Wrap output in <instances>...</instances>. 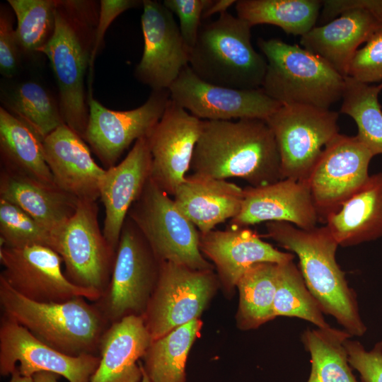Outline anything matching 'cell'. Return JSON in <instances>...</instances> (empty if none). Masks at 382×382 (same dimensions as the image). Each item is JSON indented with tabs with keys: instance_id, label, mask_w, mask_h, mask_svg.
Returning <instances> with one entry per match:
<instances>
[{
	"instance_id": "24",
	"label": "cell",
	"mask_w": 382,
	"mask_h": 382,
	"mask_svg": "<svg viewBox=\"0 0 382 382\" xmlns=\"http://www.w3.org/2000/svg\"><path fill=\"white\" fill-rule=\"evenodd\" d=\"M152 341L143 316H128L110 324L101 337L100 364L89 382H141L139 359Z\"/></svg>"
},
{
	"instance_id": "15",
	"label": "cell",
	"mask_w": 382,
	"mask_h": 382,
	"mask_svg": "<svg viewBox=\"0 0 382 382\" xmlns=\"http://www.w3.org/2000/svg\"><path fill=\"white\" fill-rule=\"evenodd\" d=\"M170 99L202 120H266L282 105L262 88L236 89L207 83L185 66L168 88Z\"/></svg>"
},
{
	"instance_id": "37",
	"label": "cell",
	"mask_w": 382,
	"mask_h": 382,
	"mask_svg": "<svg viewBox=\"0 0 382 382\" xmlns=\"http://www.w3.org/2000/svg\"><path fill=\"white\" fill-rule=\"evenodd\" d=\"M1 246L44 245L53 249L52 235L18 206L0 199Z\"/></svg>"
},
{
	"instance_id": "16",
	"label": "cell",
	"mask_w": 382,
	"mask_h": 382,
	"mask_svg": "<svg viewBox=\"0 0 382 382\" xmlns=\"http://www.w3.org/2000/svg\"><path fill=\"white\" fill-rule=\"evenodd\" d=\"M99 355L72 357L38 340L25 328L2 315L0 320V374L17 368L22 376L40 372L62 376L69 382H89L100 364Z\"/></svg>"
},
{
	"instance_id": "31",
	"label": "cell",
	"mask_w": 382,
	"mask_h": 382,
	"mask_svg": "<svg viewBox=\"0 0 382 382\" xmlns=\"http://www.w3.org/2000/svg\"><path fill=\"white\" fill-rule=\"evenodd\" d=\"M278 264L258 262L239 279L236 323L238 329H256L274 318L273 306L277 289Z\"/></svg>"
},
{
	"instance_id": "41",
	"label": "cell",
	"mask_w": 382,
	"mask_h": 382,
	"mask_svg": "<svg viewBox=\"0 0 382 382\" xmlns=\"http://www.w3.org/2000/svg\"><path fill=\"white\" fill-rule=\"evenodd\" d=\"M20 47L13 27V17L8 9L1 7L0 12V72L11 78L18 71Z\"/></svg>"
},
{
	"instance_id": "11",
	"label": "cell",
	"mask_w": 382,
	"mask_h": 382,
	"mask_svg": "<svg viewBox=\"0 0 382 382\" xmlns=\"http://www.w3.org/2000/svg\"><path fill=\"white\" fill-rule=\"evenodd\" d=\"M53 250L61 256L64 274L73 284L102 296L111 279L116 250L100 229L96 201H79L73 216L54 238Z\"/></svg>"
},
{
	"instance_id": "27",
	"label": "cell",
	"mask_w": 382,
	"mask_h": 382,
	"mask_svg": "<svg viewBox=\"0 0 382 382\" xmlns=\"http://www.w3.org/2000/svg\"><path fill=\"white\" fill-rule=\"evenodd\" d=\"M324 222L342 247L382 238V173L370 175L365 184Z\"/></svg>"
},
{
	"instance_id": "33",
	"label": "cell",
	"mask_w": 382,
	"mask_h": 382,
	"mask_svg": "<svg viewBox=\"0 0 382 382\" xmlns=\"http://www.w3.org/2000/svg\"><path fill=\"white\" fill-rule=\"evenodd\" d=\"M382 88L345 77L340 112L355 122L356 136L374 156L382 154V110L378 95Z\"/></svg>"
},
{
	"instance_id": "7",
	"label": "cell",
	"mask_w": 382,
	"mask_h": 382,
	"mask_svg": "<svg viewBox=\"0 0 382 382\" xmlns=\"http://www.w3.org/2000/svg\"><path fill=\"white\" fill-rule=\"evenodd\" d=\"M161 262L127 216L109 286L94 302L110 325L128 316H144L159 277Z\"/></svg>"
},
{
	"instance_id": "8",
	"label": "cell",
	"mask_w": 382,
	"mask_h": 382,
	"mask_svg": "<svg viewBox=\"0 0 382 382\" xmlns=\"http://www.w3.org/2000/svg\"><path fill=\"white\" fill-rule=\"evenodd\" d=\"M127 216L161 261L197 270H214L199 250L200 232L151 178Z\"/></svg>"
},
{
	"instance_id": "47",
	"label": "cell",
	"mask_w": 382,
	"mask_h": 382,
	"mask_svg": "<svg viewBox=\"0 0 382 382\" xmlns=\"http://www.w3.org/2000/svg\"><path fill=\"white\" fill-rule=\"evenodd\" d=\"M381 87L382 88V82L380 83Z\"/></svg>"
},
{
	"instance_id": "13",
	"label": "cell",
	"mask_w": 382,
	"mask_h": 382,
	"mask_svg": "<svg viewBox=\"0 0 382 382\" xmlns=\"http://www.w3.org/2000/svg\"><path fill=\"white\" fill-rule=\"evenodd\" d=\"M373 157L356 136L339 133L325 146L308 179L320 219L324 222L365 184Z\"/></svg>"
},
{
	"instance_id": "21",
	"label": "cell",
	"mask_w": 382,
	"mask_h": 382,
	"mask_svg": "<svg viewBox=\"0 0 382 382\" xmlns=\"http://www.w3.org/2000/svg\"><path fill=\"white\" fill-rule=\"evenodd\" d=\"M243 190L242 207L231 220V226L278 221L309 230L316 227L320 220L308 181L284 178Z\"/></svg>"
},
{
	"instance_id": "29",
	"label": "cell",
	"mask_w": 382,
	"mask_h": 382,
	"mask_svg": "<svg viewBox=\"0 0 382 382\" xmlns=\"http://www.w3.org/2000/svg\"><path fill=\"white\" fill-rule=\"evenodd\" d=\"M202 325L195 319L152 341L141 359L151 382H186L187 357Z\"/></svg>"
},
{
	"instance_id": "26",
	"label": "cell",
	"mask_w": 382,
	"mask_h": 382,
	"mask_svg": "<svg viewBox=\"0 0 382 382\" xmlns=\"http://www.w3.org/2000/svg\"><path fill=\"white\" fill-rule=\"evenodd\" d=\"M0 199L10 202L31 216L53 236L73 216L79 199L30 178L1 169Z\"/></svg>"
},
{
	"instance_id": "45",
	"label": "cell",
	"mask_w": 382,
	"mask_h": 382,
	"mask_svg": "<svg viewBox=\"0 0 382 382\" xmlns=\"http://www.w3.org/2000/svg\"><path fill=\"white\" fill-rule=\"evenodd\" d=\"M8 382H34V381L33 377L22 376L16 366V368L11 374V379Z\"/></svg>"
},
{
	"instance_id": "18",
	"label": "cell",
	"mask_w": 382,
	"mask_h": 382,
	"mask_svg": "<svg viewBox=\"0 0 382 382\" xmlns=\"http://www.w3.org/2000/svg\"><path fill=\"white\" fill-rule=\"evenodd\" d=\"M144 50L134 69L138 81L151 91L168 90L189 65V51L173 14L158 1H142Z\"/></svg>"
},
{
	"instance_id": "22",
	"label": "cell",
	"mask_w": 382,
	"mask_h": 382,
	"mask_svg": "<svg viewBox=\"0 0 382 382\" xmlns=\"http://www.w3.org/2000/svg\"><path fill=\"white\" fill-rule=\"evenodd\" d=\"M151 161L147 139L141 138L121 162L105 169L101 178L100 199L105 208L103 233L115 250L128 212L151 178Z\"/></svg>"
},
{
	"instance_id": "42",
	"label": "cell",
	"mask_w": 382,
	"mask_h": 382,
	"mask_svg": "<svg viewBox=\"0 0 382 382\" xmlns=\"http://www.w3.org/2000/svg\"><path fill=\"white\" fill-rule=\"evenodd\" d=\"M142 4L138 0H100L99 13L96 31V40L91 57L90 71L91 72L95 58L100 49L105 33L113 21L125 11Z\"/></svg>"
},
{
	"instance_id": "28",
	"label": "cell",
	"mask_w": 382,
	"mask_h": 382,
	"mask_svg": "<svg viewBox=\"0 0 382 382\" xmlns=\"http://www.w3.org/2000/svg\"><path fill=\"white\" fill-rule=\"evenodd\" d=\"M1 169L57 187L42 141L25 124L0 107Z\"/></svg>"
},
{
	"instance_id": "2",
	"label": "cell",
	"mask_w": 382,
	"mask_h": 382,
	"mask_svg": "<svg viewBox=\"0 0 382 382\" xmlns=\"http://www.w3.org/2000/svg\"><path fill=\"white\" fill-rule=\"evenodd\" d=\"M98 13L96 1L57 0L53 33L37 50L47 57L54 73L64 123L83 140L89 115L85 78L90 71Z\"/></svg>"
},
{
	"instance_id": "1",
	"label": "cell",
	"mask_w": 382,
	"mask_h": 382,
	"mask_svg": "<svg viewBox=\"0 0 382 382\" xmlns=\"http://www.w3.org/2000/svg\"><path fill=\"white\" fill-rule=\"evenodd\" d=\"M192 174L215 179L238 178L251 187L283 179L273 133L265 120H202Z\"/></svg>"
},
{
	"instance_id": "6",
	"label": "cell",
	"mask_w": 382,
	"mask_h": 382,
	"mask_svg": "<svg viewBox=\"0 0 382 382\" xmlns=\"http://www.w3.org/2000/svg\"><path fill=\"white\" fill-rule=\"evenodd\" d=\"M257 45L267 61L261 88L282 105L330 109L342 98L345 76L319 56L276 38H259Z\"/></svg>"
},
{
	"instance_id": "9",
	"label": "cell",
	"mask_w": 382,
	"mask_h": 382,
	"mask_svg": "<svg viewBox=\"0 0 382 382\" xmlns=\"http://www.w3.org/2000/svg\"><path fill=\"white\" fill-rule=\"evenodd\" d=\"M338 112L311 105H282L265 121L279 154L283 179L308 181L325 146L339 134Z\"/></svg>"
},
{
	"instance_id": "12",
	"label": "cell",
	"mask_w": 382,
	"mask_h": 382,
	"mask_svg": "<svg viewBox=\"0 0 382 382\" xmlns=\"http://www.w3.org/2000/svg\"><path fill=\"white\" fill-rule=\"evenodd\" d=\"M2 278L21 296L37 302L61 303L82 296L96 301L101 294L73 284L62 270L61 256L44 245L0 247Z\"/></svg>"
},
{
	"instance_id": "30",
	"label": "cell",
	"mask_w": 382,
	"mask_h": 382,
	"mask_svg": "<svg viewBox=\"0 0 382 382\" xmlns=\"http://www.w3.org/2000/svg\"><path fill=\"white\" fill-rule=\"evenodd\" d=\"M322 1L320 0H238L237 16L251 27L270 24L286 34L302 37L316 25Z\"/></svg>"
},
{
	"instance_id": "44",
	"label": "cell",
	"mask_w": 382,
	"mask_h": 382,
	"mask_svg": "<svg viewBox=\"0 0 382 382\" xmlns=\"http://www.w3.org/2000/svg\"><path fill=\"white\" fill-rule=\"evenodd\" d=\"M34 382H58V376L49 372H40L33 376Z\"/></svg>"
},
{
	"instance_id": "39",
	"label": "cell",
	"mask_w": 382,
	"mask_h": 382,
	"mask_svg": "<svg viewBox=\"0 0 382 382\" xmlns=\"http://www.w3.org/2000/svg\"><path fill=\"white\" fill-rule=\"evenodd\" d=\"M209 0H164L163 4L179 20V29L189 54L195 45L202 13Z\"/></svg>"
},
{
	"instance_id": "46",
	"label": "cell",
	"mask_w": 382,
	"mask_h": 382,
	"mask_svg": "<svg viewBox=\"0 0 382 382\" xmlns=\"http://www.w3.org/2000/svg\"><path fill=\"white\" fill-rule=\"evenodd\" d=\"M143 367V365H142ZM141 382H151L143 368V377Z\"/></svg>"
},
{
	"instance_id": "4",
	"label": "cell",
	"mask_w": 382,
	"mask_h": 382,
	"mask_svg": "<svg viewBox=\"0 0 382 382\" xmlns=\"http://www.w3.org/2000/svg\"><path fill=\"white\" fill-rule=\"evenodd\" d=\"M3 315L25 328L38 340L70 356L99 355L101 337L110 323L84 297L61 303L30 300L0 277Z\"/></svg>"
},
{
	"instance_id": "20",
	"label": "cell",
	"mask_w": 382,
	"mask_h": 382,
	"mask_svg": "<svg viewBox=\"0 0 382 382\" xmlns=\"http://www.w3.org/2000/svg\"><path fill=\"white\" fill-rule=\"evenodd\" d=\"M199 250L213 262L221 289L228 299L233 296L239 279L254 264H280L294 258L292 253L279 250L245 226L200 233Z\"/></svg>"
},
{
	"instance_id": "3",
	"label": "cell",
	"mask_w": 382,
	"mask_h": 382,
	"mask_svg": "<svg viewBox=\"0 0 382 382\" xmlns=\"http://www.w3.org/2000/svg\"><path fill=\"white\" fill-rule=\"evenodd\" d=\"M267 236L296 254L307 288L322 311L334 317L352 336L366 331L359 314L357 295L336 261L339 246L325 226L305 230L287 222L265 224Z\"/></svg>"
},
{
	"instance_id": "43",
	"label": "cell",
	"mask_w": 382,
	"mask_h": 382,
	"mask_svg": "<svg viewBox=\"0 0 382 382\" xmlns=\"http://www.w3.org/2000/svg\"><path fill=\"white\" fill-rule=\"evenodd\" d=\"M235 0H209L202 13V19H206L214 14L219 15L227 11L233 4H236Z\"/></svg>"
},
{
	"instance_id": "38",
	"label": "cell",
	"mask_w": 382,
	"mask_h": 382,
	"mask_svg": "<svg viewBox=\"0 0 382 382\" xmlns=\"http://www.w3.org/2000/svg\"><path fill=\"white\" fill-rule=\"evenodd\" d=\"M347 76L369 84L382 82V32L355 52Z\"/></svg>"
},
{
	"instance_id": "40",
	"label": "cell",
	"mask_w": 382,
	"mask_h": 382,
	"mask_svg": "<svg viewBox=\"0 0 382 382\" xmlns=\"http://www.w3.org/2000/svg\"><path fill=\"white\" fill-rule=\"evenodd\" d=\"M348 361L360 376L361 382H382V340L369 351L357 340L347 339Z\"/></svg>"
},
{
	"instance_id": "23",
	"label": "cell",
	"mask_w": 382,
	"mask_h": 382,
	"mask_svg": "<svg viewBox=\"0 0 382 382\" xmlns=\"http://www.w3.org/2000/svg\"><path fill=\"white\" fill-rule=\"evenodd\" d=\"M42 147L56 186L79 200L97 202L105 168L96 163L86 141L63 124L42 140Z\"/></svg>"
},
{
	"instance_id": "19",
	"label": "cell",
	"mask_w": 382,
	"mask_h": 382,
	"mask_svg": "<svg viewBox=\"0 0 382 382\" xmlns=\"http://www.w3.org/2000/svg\"><path fill=\"white\" fill-rule=\"evenodd\" d=\"M202 120L170 99L158 123L146 137L151 154V179L173 196L186 178Z\"/></svg>"
},
{
	"instance_id": "25",
	"label": "cell",
	"mask_w": 382,
	"mask_h": 382,
	"mask_svg": "<svg viewBox=\"0 0 382 382\" xmlns=\"http://www.w3.org/2000/svg\"><path fill=\"white\" fill-rule=\"evenodd\" d=\"M243 197V189L226 180L191 174L178 186L173 200L200 233H206L235 218Z\"/></svg>"
},
{
	"instance_id": "5",
	"label": "cell",
	"mask_w": 382,
	"mask_h": 382,
	"mask_svg": "<svg viewBox=\"0 0 382 382\" xmlns=\"http://www.w3.org/2000/svg\"><path fill=\"white\" fill-rule=\"evenodd\" d=\"M251 26L228 11L202 24L189 66L202 80L236 89L261 88L267 61L251 44Z\"/></svg>"
},
{
	"instance_id": "32",
	"label": "cell",
	"mask_w": 382,
	"mask_h": 382,
	"mask_svg": "<svg viewBox=\"0 0 382 382\" xmlns=\"http://www.w3.org/2000/svg\"><path fill=\"white\" fill-rule=\"evenodd\" d=\"M351 337L346 330L331 327L307 329L302 333L301 342L311 355L307 382H357L345 345Z\"/></svg>"
},
{
	"instance_id": "35",
	"label": "cell",
	"mask_w": 382,
	"mask_h": 382,
	"mask_svg": "<svg viewBox=\"0 0 382 382\" xmlns=\"http://www.w3.org/2000/svg\"><path fill=\"white\" fill-rule=\"evenodd\" d=\"M273 313L274 318L296 317L311 322L318 328L330 327L293 260L278 264Z\"/></svg>"
},
{
	"instance_id": "14",
	"label": "cell",
	"mask_w": 382,
	"mask_h": 382,
	"mask_svg": "<svg viewBox=\"0 0 382 382\" xmlns=\"http://www.w3.org/2000/svg\"><path fill=\"white\" fill-rule=\"evenodd\" d=\"M170 99L168 90L151 91L141 106L113 110L88 96L87 142L105 169L117 164L123 152L137 140L147 137L161 118Z\"/></svg>"
},
{
	"instance_id": "36",
	"label": "cell",
	"mask_w": 382,
	"mask_h": 382,
	"mask_svg": "<svg viewBox=\"0 0 382 382\" xmlns=\"http://www.w3.org/2000/svg\"><path fill=\"white\" fill-rule=\"evenodd\" d=\"M7 1L16 17V34L21 52L37 53L53 33L57 0Z\"/></svg>"
},
{
	"instance_id": "34",
	"label": "cell",
	"mask_w": 382,
	"mask_h": 382,
	"mask_svg": "<svg viewBox=\"0 0 382 382\" xmlns=\"http://www.w3.org/2000/svg\"><path fill=\"white\" fill-rule=\"evenodd\" d=\"M2 101V107L25 124L42 141L65 124L59 102L37 82L29 81L18 85Z\"/></svg>"
},
{
	"instance_id": "10",
	"label": "cell",
	"mask_w": 382,
	"mask_h": 382,
	"mask_svg": "<svg viewBox=\"0 0 382 382\" xmlns=\"http://www.w3.org/2000/svg\"><path fill=\"white\" fill-rule=\"evenodd\" d=\"M219 289L214 270H197L162 261L156 286L143 316L152 340L200 318Z\"/></svg>"
},
{
	"instance_id": "17",
	"label": "cell",
	"mask_w": 382,
	"mask_h": 382,
	"mask_svg": "<svg viewBox=\"0 0 382 382\" xmlns=\"http://www.w3.org/2000/svg\"><path fill=\"white\" fill-rule=\"evenodd\" d=\"M322 6V18L329 22L313 28L301 37L300 44L347 76L355 52L382 32V22L352 0H325Z\"/></svg>"
}]
</instances>
